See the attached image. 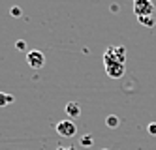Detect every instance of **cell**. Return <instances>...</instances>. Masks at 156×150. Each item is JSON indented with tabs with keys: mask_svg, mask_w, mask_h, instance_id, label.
<instances>
[{
	"mask_svg": "<svg viewBox=\"0 0 156 150\" xmlns=\"http://www.w3.org/2000/svg\"><path fill=\"white\" fill-rule=\"evenodd\" d=\"M126 60V49L115 45V47H109L104 53V64H124Z\"/></svg>",
	"mask_w": 156,
	"mask_h": 150,
	"instance_id": "cell-1",
	"label": "cell"
},
{
	"mask_svg": "<svg viewBox=\"0 0 156 150\" xmlns=\"http://www.w3.org/2000/svg\"><path fill=\"white\" fill-rule=\"evenodd\" d=\"M133 13L137 19L154 17V4L152 0H133Z\"/></svg>",
	"mask_w": 156,
	"mask_h": 150,
	"instance_id": "cell-2",
	"label": "cell"
},
{
	"mask_svg": "<svg viewBox=\"0 0 156 150\" xmlns=\"http://www.w3.org/2000/svg\"><path fill=\"white\" fill-rule=\"evenodd\" d=\"M27 64L32 68V70H41L45 66V54L41 51L34 49V51H28L27 53Z\"/></svg>",
	"mask_w": 156,
	"mask_h": 150,
	"instance_id": "cell-3",
	"label": "cell"
},
{
	"mask_svg": "<svg viewBox=\"0 0 156 150\" xmlns=\"http://www.w3.org/2000/svg\"><path fill=\"white\" fill-rule=\"evenodd\" d=\"M57 133L60 135V137H75V133H77V126H75V122L72 120V118H68V120H60L58 124H57Z\"/></svg>",
	"mask_w": 156,
	"mask_h": 150,
	"instance_id": "cell-4",
	"label": "cell"
},
{
	"mask_svg": "<svg viewBox=\"0 0 156 150\" xmlns=\"http://www.w3.org/2000/svg\"><path fill=\"white\" fill-rule=\"evenodd\" d=\"M105 66V73L111 79H120L126 72V64H104Z\"/></svg>",
	"mask_w": 156,
	"mask_h": 150,
	"instance_id": "cell-5",
	"label": "cell"
},
{
	"mask_svg": "<svg viewBox=\"0 0 156 150\" xmlns=\"http://www.w3.org/2000/svg\"><path fill=\"white\" fill-rule=\"evenodd\" d=\"M66 114H68V118H79L81 114V107L77 101H68V105H66Z\"/></svg>",
	"mask_w": 156,
	"mask_h": 150,
	"instance_id": "cell-6",
	"label": "cell"
},
{
	"mask_svg": "<svg viewBox=\"0 0 156 150\" xmlns=\"http://www.w3.org/2000/svg\"><path fill=\"white\" fill-rule=\"evenodd\" d=\"M13 96L12 94H6V92H0V107H6L9 103H13Z\"/></svg>",
	"mask_w": 156,
	"mask_h": 150,
	"instance_id": "cell-7",
	"label": "cell"
},
{
	"mask_svg": "<svg viewBox=\"0 0 156 150\" xmlns=\"http://www.w3.org/2000/svg\"><path fill=\"white\" fill-rule=\"evenodd\" d=\"M105 124L109 126V128H117V126H119V118L115 117V114H111V117L105 118Z\"/></svg>",
	"mask_w": 156,
	"mask_h": 150,
	"instance_id": "cell-8",
	"label": "cell"
},
{
	"mask_svg": "<svg viewBox=\"0 0 156 150\" xmlns=\"http://www.w3.org/2000/svg\"><path fill=\"white\" fill-rule=\"evenodd\" d=\"M139 23H141V25H145V26H154V17H145V19H137Z\"/></svg>",
	"mask_w": 156,
	"mask_h": 150,
	"instance_id": "cell-9",
	"label": "cell"
},
{
	"mask_svg": "<svg viewBox=\"0 0 156 150\" xmlns=\"http://www.w3.org/2000/svg\"><path fill=\"white\" fill-rule=\"evenodd\" d=\"M25 45H27V43H25V41H23V40H19V41H17V43H15V47H17V49H19V51H25Z\"/></svg>",
	"mask_w": 156,
	"mask_h": 150,
	"instance_id": "cell-10",
	"label": "cell"
},
{
	"mask_svg": "<svg viewBox=\"0 0 156 150\" xmlns=\"http://www.w3.org/2000/svg\"><path fill=\"white\" fill-rule=\"evenodd\" d=\"M147 130H149L151 135H156V124H149V128H147Z\"/></svg>",
	"mask_w": 156,
	"mask_h": 150,
	"instance_id": "cell-11",
	"label": "cell"
},
{
	"mask_svg": "<svg viewBox=\"0 0 156 150\" xmlns=\"http://www.w3.org/2000/svg\"><path fill=\"white\" fill-rule=\"evenodd\" d=\"M12 13L13 17H21V8H12Z\"/></svg>",
	"mask_w": 156,
	"mask_h": 150,
	"instance_id": "cell-12",
	"label": "cell"
},
{
	"mask_svg": "<svg viewBox=\"0 0 156 150\" xmlns=\"http://www.w3.org/2000/svg\"><path fill=\"white\" fill-rule=\"evenodd\" d=\"M81 143H83L85 146H88V145L92 143V139H90V137H83V141H81Z\"/></svg>",
	"mask_w": 156,
	"mask_h": 150,
	"instance_id": "cell-13",
	"label": "cell"
},
{
	"mask_svg": "<svg viewBox=\"0 0 156 150\" xmlns=\"http://www.w3.org/2000/svg\"><path fill=\"white\" fill-rule=\"evenodd\" d=\"M57 150H75V148H72V146H58Z\"/></svg>",
	"mask_w": 156,
	"mask_h": 150,
	"instance_id": "cell-14",
	"label": "cell"
}]
</instances>
